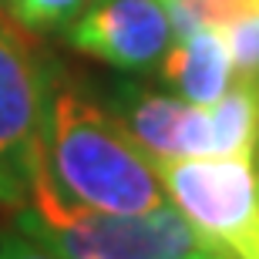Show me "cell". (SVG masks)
<instances>
[{
  "instance_id": "obj_13",
  "label": "cell",
  "mask_w": 259,
  "mask_h": 259,
  "mask_svg": "<svg viewBox=\"0 0 259 259\" xmlns=\"http://www.w3.org/2000/svg\"><path fill=\"white\" fill-rule=\"evenodd\" d=\"M20 199H24V182H17L7 172H0V202L4 205H20Z\"/></svg>"
},
{
  "instance_id": "obj_2",
  "label": "cell",
  "mask_w": 259,
  "mask_h": 259,
  "mask_svg": "<svg viewBox=\"0 0 259 259\" xmlns=\"http://www.w3.org/2000/svg\"><path fill=\"white\" fill-rule=\"evenodd\" d=\"M27 209L17 212V229L44 242L61 259H226L192 229L172 202L152 212H105L61 192L44 158V145L27 152L20 168Z\"/></svg>"
},
{
  "instance_id": "obj_9",
  "label": "cell",
  "mask_w": 259,
  "mask_h": 259,
  "mask_svg": "<svg viewBox=\"0 0 259 259\" xmlns=\"http://www.w3.org/2000/svg\"><path fill=\"white\" fill-rule=\"evenodd\" d=\"M172 20L175 37L192 34V30L212 27L226 30L236 20L259 14V0H158Z\"/></svg>"
},
{
  "instance_id": "obj_7",
  "label": "cell",
  "mask_w": 259,
  "mask_h": 259,
  "mask_svg": "<svg viewBox=\"0 0 259 259\" xmlns=\"http://www.w3.org/2000/svg\"><path fill=\"white\" fill-rule=\"evenodd\" d=\"M232 74L236 67H232L226 34L212 27L175 37L162 58V77L179 91V98L199 108L219 101L226 88L232 84Z\"/></svg>"
},
{
  "instance_id": "obj_1",
  "label": "cell",
  "mask_w": 259,
  "mask_h": 259,
  "mask_svg": "<svg viewBox=\"0 0 259 259\" xmlns=\"http://www.w3.org/2000/svg\"><path fill=\"white\" fill-rule=\"evenodd\" d=\"M40 145L54 182L74 202L125 215L168 205L155 162L115 115L77 88L54 84L44 91Z\"/></svg>"
},
{
  "instance_id": "obj_6",
  "label": "cell",
  "mask_w": 259,
  "mask_h": 259,
  "mask_svg": "<svg viewBox=\"0 0 259 259\" xmlns=\"http://www.w3.org/2000/svg\"><path fill=\"white\" fill-rule=\"evenodd\" d=\"M44 81L24 40L0 20V172L17 179L27 152L40 138Z\"/></svg>"
},
{
  "instance_id": "obj_8",
  "label": "cell",
  "mask_w": 259,
  "mask_h": 259,
  "mask_svg": "<svg viewBox=\"0 0 259 259\" xmlns=\"http://www.w3.org/2000/svg\"><path fill=\"white\" fill-rule=\"evenodd\" d=\"M212 155L252 158L259 145V74H239L209 108Z\"/></svg>"
},
{
  "instance_id": "obj_3",
  "label": "cell",
  "mask_w": 259,
  "mask_h": 259,
  "mask_svg": "<svg viewBox=\"0 0 259 259\" xmlns=\"http://www.w3.org/2000/svg\"><path fill=\"white\" fill-rule=\"evenodd\" d=\"M155 168L168 202L219 256L259 259V175L252 158H168Z\"/></svg>"
},
{
  "instance_id": "obj_12",
  "label": "cell",
  "mask_w": 259,
  "mask_h": 259,
  "mask_svg": "<svg viewBox=\"0 0 259 259\" xmlns=\"http://www.w3.org/2000/svg\"><path fill=\"white\" fill-rule=\"evenodd\" d=\"M0 259H61V256L14 226V229L0 232Z\"/></svg>"
},
{
  "instance_id": "obj_10",
  "label": "cell",
  "mask_w": 259,
  "mask_h": 259,
  "mask_svg": "<svg viewBox=\"0 0 259 259\" xmlns=\"http://www.w3.org/2000/svg\"><path fill=\"white\" fill-rule=\"evenodd\" d=\"M88 0H10V14L20 27L30 30H51L71 20L84 10Z\"/></svg>"
},
{
  "instance_id": "obj_5",
  "label": "cell",
  "mask_w": 259,
  "mask_h": 259,
  "mask_svg": "<svg viewBox=\"0 0 259 259\" xmlns=\"http://www.w3.org/2000/svg\"><path fill=\"white\" fill-rule=\"evenodd\" d=\"M115 111V118L125 125V132L152 162L209 158L212 155L209 111L189 105L185 98L152 95L142 88H121Z\"/></svg>"
},
{
  "instance_id": "obj_4",
  "label": "cell",
  "mask_w": 259,
  "mask_h": 259,
  "mask_svg": "<svg viewBox=\"0 0 259 259\" xmlns=\"http://www.w3.org/2000/svg\"><path fill=\"white\" fill-rule=\"evenodd\" d=\"M77 51L121 71H148L172 48L175 30L158 0H98L67 27Z\"/></svg>"
},
{
  "instance_id": "obj_11",
  "label": "cell",
  "mask_w": 259,
  "mask_h": 259,
  "mask_svg": "<svg viewBox=\"0 0 259 259\" xmlns=\"http://www.w3.org/2000/svg\"><path fill=\"white\" fill-rule=\"evenodd\" d=\"M222 34H226V44H229L236 74H259V14L236 20Z\"/></svg>"
}]
</instances>
